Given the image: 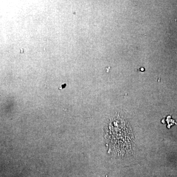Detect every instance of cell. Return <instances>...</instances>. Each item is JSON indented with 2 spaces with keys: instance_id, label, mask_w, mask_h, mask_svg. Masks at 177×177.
<instances>
[{
  "instance_id": "6da1fadb",
  "label": "cell",
  "mask_w": 177,
  "mask_h": 177,
  "mask_svg": "<svg viewBox=\"0 0 177 177\" xmlns=\"http://www.w3.org/2000/svg\"><path fill=\"white\" fill-rule=\"evenodd\" d=\"M166 121L167 122L168 125V127H167L168 128H170L171 127V126L172 125H173L174 124H177L176 123H175V121H174L173 120H172V119H171V116H168V117H167V119H166Z\"/></svg>"
},
{
  "instance_id": "7a4b0ae2",
  "label": "cell",
  "mask_w": 177,
  "mask_h": 177,
  "mask_svg": "<svg viewBox=\"0 0 177 177\" xmlns=\"http://www.w3.org/2000/svg\"><path fill=\"white\" fill-rule=\"evenodd\" d=\"M66 86V84H64V85H62V88H64V87Z\"/></svg>"
}]
</instances>
